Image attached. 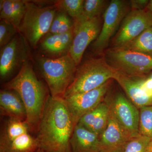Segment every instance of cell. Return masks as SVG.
I'll use <instances>...</instances> for the list:
<instances>
[{"mask_svg":"<svg viewBox=\"0 0 152 152\" xmlns=\"http://www.w3.org/2000/svg\"><path fill=\"white\" fill-rule=\"evenodd\" d=\"M110 82L109 81L92 91L64 98L75 124H78L83 116L103 102L109 91Z\"/></svg>","mask_w":152,"mask_h":152,"instance_id":"12","label":"cell"},{"mask_svg":"<svg viewBox=\"0 0 152 152\" xmlns=\"http://www.w3.org/2000/svg\"><path fill=\"white\" fill-rule=\"evenodd\" d=\"M42 152H43V151H42Z\"/></svg>","mask_w":152,"mask_h":152,"instance_id":"36","label":"cell"},{"mask_svg":"<svg viewBox=\"0 0 152 152\" xmlns=\"http://www.w3.org/2000/svg\"><path fill=\"white\" fill-rule=\"evenodd\" d=\"M109 113L110 108L104 101L92 110L83 116L77 124L99 136L107 126Z\"/></svg>","mask_w":152,"mask_h":152,"instance_id":"18","label":"cell"},{"mask_svg":"<svg viewBox=\"0 0 152 152\" xmlns=\"http://www.w3.org/2000/svg\"><path fill=\"white\" fill-rule=\"evenodd\" d=\"M42 151H41V150L40 149H38V150H37V151H36L35 152H42Z\"/></svg>","mask_w":152,"mask_h":152,"instance_id":"34","label":"cell"},{"mask_svg":"<svg viewBox=\"0 0 152 152\" xmlns=\"http://www.w3.org/2000/svg\"><path fill=\"white\" fill-rule=\"evenodd\" d=\"M128 2L122 0H112L104 15V23L99 34L93 45L96 54L103 51L111 38L119 28L125 17L129 12Z\"/></svg>","mask_w":152,"mask_h":152,"instance_id":"8","label":"cell"},{"mask_svg":"<svg viewBox=\"0 0 152 152\" xmlns=\"http://www.w3.org/2000/svg\"><path fill=\"white\" fill-rule=\"evenodd\" d=\"M1 113L8 118L26 121V111L23 102L13 90L4 89L0 92Z\"/></svg>","mask_w":152,"mask_h":152,"instance_id":"17","label":"cell"},{"mask_svg":"<svg viewBox=\"0 0 152 152\" xmlns=\"http://www.w3.org/2000/svg\"><path fill=\"white\" fill-rule=\"evenodd\" d=\"M56 8L42 7L26 1L24 17L20 29L28 42L35 47L43 37L48 33L56 14Z\"/></svg>","mask_w":152,"mask_h":152,"instance_id":"5","label":"cell"},{"mask_svg":"<svg viewBox=\"0 0 152 152\" xmlns=\"http://www.w3.org/2000/svg\"><path fill=\"white\" fill-rule=\"evenodd\" d=\"M123 48L152 56V26L146 30Z\"/></svg>","mask_w":152,"mask_h":152,"instance_id":"22","label":"cell"},{"mask_svg":"<svg viewBox=\"0 0 152 152\" xmlns=\"http://www.w3.org/2000/svg\"><path fill=\"white\" fill-rule=\"evenodd\" d=\"M74 22L64 11L56 14L48 34H61L70 31L73 28Z\"/></svg>","mask_w":152,"mask_h":152,"instance_id":"23","label":"cell"},{"mask_svg":"<svg viewBox=\"0 0 152 152\" xmlns=\"http://www.w3.org/2000/svg\"><path fill=\"white\" fill-rule=\"evenodd\" d=\"M26 1L1 0L0 18L13 25L18 30L24 17Z\"/></svg>","mask_w":152,"mask_h":152,"instance_id":"19","label":"cell"},{"mask_svg":"<svg viewBox=\"0 0 152 152\" xmlns=\"http://www.w3.org/2000/svg\"><path fill=\"white\" fill-rule=\"evenodd\" d=\"M5 89L13 90L19 95L26 111V122L30 132L36 133L49 96L44 84L39 80L29 62H27L15 77L3 86Z\"/></svg>","mask_w":152,"mask_h":152,"instance_id":"2","label":"cell"},{"mask_svg":"<svg viewBox=\"0 0 152 152\" xmlns=\"http://www.w3.org/2000/svg\"><path fill=\"white\" fill-rule=\"evenodd\" d=\"M39 149L37 139L29 133L22 135L8 143L0 145V152H35Z\"/></svg>","mask_w":152,"mask_h":152,"instance_id":"21","label":"cell"},{"mask_svg":"<svg viewBox=\"0 0 152 152\" xmlns=\"http://www.w3.org/2000/svg\"><path fill=\"white\" fill-rule=\"evenodd\" d=\"M104 101L125 129L133 136L140 134V110L121 92L116 91L111 95H107Z\"/></svg>","mask_w":152,"mask_h":152,"instance_id":"11","label":"cell"},{"mask_svg":"<svg viewBox=\"0 0 152 152\" xmlns=\"http://www.w3.org/2000/svg\"><path fill=\"white\" fill-rule=\"evenodd\" d=\"M84 2L83 0H61L57 1L55 5L74 20L83 15Z\"/></svg>","mask_w":152,"mask_h":152,"instance_id":"24","label":"cell"},{"mask_svg":"<svg viewBox=\"0 0 152 152\" xmlns=\"http://www.w3.org/2000/svg\"><path fill=\"white\" fill-rule=\"evenodd\" d=\"M30 132L29 128L26 121L8 118L1 130L0 145L10 142L20 136Z\"/></svg>","mask_w":152,"mask_h":152,"instance_id":"20","label":"cell"},{"mask_svg":"<svg viewBox=\"0 0 152 152\" xmlns=\"http://www.w3.org/2000/svg\"><path fill=\"white\" fill-rule=\"evenodd\" d=\"M72 152H99V139L97 134L77 124L70 140Z\"/></svg>","mask_w":152,"mask_h":152,"instance_id":"16","label":"cell"},{"mask_svg":"<svg viewBox=\"0 0 152 152\" xmlns=\"http://www.w3.org/2000/svg\"><path fill=\"white\" fill-rule=\"evenodd\" d=\"M115 72L104 58L87 60L77 68L75 79L64 98L97 88L114 79Z\"/></svg>","mask_w":152,"mask_h":152,"instance_id":"4","label":"cell"},{"mask_svg":"<svg viewBox=\"0 0 152 152\" xmlns=\"http://www.w3.org/2000/svg\"><path fill=\"white\" fill-rule=\"evenodd\" d=\"M152 26V14L146 10H132L123 20L113 38L111 48H122Z\"/></svg>","mask_w":152,"mask_h":152,"instance_id":"9","label":"cell"},{"mask_svg":"<svg viewBox=\"0 0 152 152\" xmlns=\"http://www.w3.org/2000/svg\"><path fill=\"white\" fill-rule=\"evenodd\" d=\"M73 29L65 34H50L42 39L40 49L48 58H58L69 54L72 42Z\"/></svg>","mask_w":152,"mask_h":152,"instance_id":"15","label":"cell"},{"mask_svg":"<svg viewBox=\"0 0 152 152\" xmlns=\"http://www.w3.org/2000/svg\"><path fill=\"white\" fill-rule=\"evenodd\" d=\"M73 22V37L69 54L78 66L87 47L99 34L102 21L100 17L88 19L82 15Z\"/></svg>","mask_w":152,"mask_h":152,"instance_id":"7","label":"cell"},{"mask_svg":"<svg viewBox=\"0 0 152 152\" xmlns=\"http://www.w3.org/2000/svg\"><path fill=\"white\" fill-rule=\"evenodd\" d=\"M149 2L148 0H131L129 3L132 10H145Z\"/></svg>","mask_w":152,"mask_h":152,"instance_id":"30","label":"cell"},{"mask_svg":"<svg viewBox=\"0 0 152 152\" xmlns=\"http://www.w3.org/2000/svg\"><path fill=\"white\" fill-rule=\"evenodd\" d=\"M146 10L152 14V0H150L148 6L145 9Z\"/></svg>","mask_w":152,"mask_h":152,"instance_id":"31","label":"cell"},{"mask_svg":"<svg viewBox=\"0 0 152 152\" xmlns=\"http://www.w3.org/2000/svg\"><path fill=\"white\" fill-rule=\"evenodd\" d=\"M133 136L120 124L110 109L107 126L99 136L100 152H120Z\"/></svg>","mask_w":152,"mask_h":152,"instance_id":"13","label":"cell"},{"mask_svg":"<svg viewBox=\"0 0 152 152\" xmlns=\"http://www.w3.org/2000/svg\"><path fill=\"white\" fill-rule=\"evenodd\" d=\"M104 59L115 70L128 75L143 77L152 72V56L123 48L106 50Z\"/></svg>","mask_w":152,"mask_h":152,"instance_id":"6","label":"cell"},{"mask_svg":"<svg viewBox=\"0 0 152 152\" xmlns=\"http://www.w3.org/2000/svg\"></svg>","mask_w":152,"mask_h":152,"instance_id":"35","label":"cell"},{"mask_svg":"<svg viewBox=\"0 0 152 152\" xmlns=\"http://www.w3.org/2000/svg\"><path fill=\"white\" fill-rule=\"evenodd\" d=\"M139 133L152 140V105L139 109Z\"/></svg>","mask_w":152,"mask_h":152,"instance_id":"26","label":"cell"},{"mask_svg":"<svg viewBox=\"0 0 152 152\" xmlns=\"http://www.w3.org/2000/svg\"><path fill=\"white\" fill-rule=\"evenodd\" d=\"M75 124L64 98L49 96L37 133L44 152H72L70 140Z\"/></svg>","mask_w":152,"mask_h":152,"instance_id":"1","label":"cell"},{"mask_svg":"<svg viewBox=\"0 0 152 152\" xmlns=\"http://www.w3.org/2000/svg\"><path fill=\"white\" fill-rule=\"evenodd\" d=\"M42 77L53 97L64 98L67 89L73 82L77 65L68 54L58 58L39 57L37 59Z\"/></svg>","mask_w":152,"mask_h":152,"instance_id":"3","label":"cell"},{"mask_svg":"<svg viewBox=\"0 0 152 152\" xmlns=\"http://www.w3.org/2000/svg\"><path fill=\"white\" fill-rule=\"evenodd\" d=\"M21 33L17 34L12 40L0 52V76L1 80L8 77L28 61L29 49Z\"/></svg>","mask_w":152,"mask_h":152,"instance_id":"10","label":"cell"},{"mask_svg":"<svg viewBox=\"0 0 152 152\" xmlns=\"http://www.w3.org/2000/svg\"><path fill=\"white\" fill-rule=\"evenodd\" d=\"M18 30L13 25L6 21L0 22V47L1 48L12 40L18 33Z\"/></svg>","mask_w":152,"mask_h":152,"instance_id":"28","label":"cell"},{"mask_svg":"<svg viewBox=\"0 0 152 152\" xmlns=\"http://www.w3.org/2000/svg\"><path fill=\"white\" fill-rule=\"evenodd\" d=\"M107 1L104 0L85 1L83 12L82 15L88 19L100 17L105 7Z\"/></svg>","mask_w":152,"mask_h":152,"instance_id":"27","label":"cell"},{"mask_svg":"<svg viewBox=\"0 0 152 152\" xmlns=\"http://www.w3.org/2000/svg\"><path fill=\"white\" fill-rule=\"evenodd\" d=\"M151 139L139 134L131 138L120 152H147Z\"/></svg>","mask_w":152,"mask_h":152,"instance_id":"25","label":"cell"},{"mask_svg":"<svg viewBox=\"0 0 152 152\" xmlns=\"http://www.w3.org/2000/svg\"><path fill=\"white\" fill-rule=\"evenodd\" d=\"M140 84L144 92L148 96L152 97V79L145 76L142 78Z\"/></svg>","mask_w":152,"mask_h":152,"instance_id":"29","label":"cell"},{"mask_svg":"<svg viewBox=\"0 0 152 152\" xmlns=\"http://www.w3.org/2000/svg\"><path fill=\"white\" fill-rule=\"evenodd\" d=\"M143 77L128 75L116 71L114 78L122 88L128 99L139 109L152 105V97L148 96L141 86V80Z\"/></svg>","mask_w":152,"mask_h":152,"instance_id":"14","label":"cell"},{"mask_svg":"<svg viewBox=\"0 0 152 152\" xmlns=\"http://www.w3.org/2000/svg\"><path fill=\"white\" fill-rule=\"evenodd\" d=\"M147 77H149L151 78L152 79V72H151V73L149 74Z\"/></svg>","mask_w":152,"mask_h":152,"instance_id":"33","label":"cell"},{"mask_svg":"<svg viewBox=\"0 0 152 152\" xmlns=\"http://www.w3.org/2000/svg\"><path fill=\"white\" fill-rule=\"evenodd\" d=\"M147 152H152V140L150 142L148 147Z\"/></svg>","mask_w":152,"mask_h":152,"instance_id":"32","label":"cell"}]
</instances>
